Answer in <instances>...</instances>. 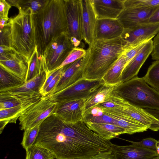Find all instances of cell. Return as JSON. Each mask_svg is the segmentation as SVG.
Wrapping results in <instances>:
<instances>
[{
	"instance_id": "50",
	"label": "cell",
	"mask_w": 159,
	"mask_h": 159,
	"mask_svg": "<svg viewBox=\"0 0 159 159\" xmlns=\"http://www.w3.org/2000/svg\"><path fill=\"white\" fill-rule=\"evenodd\" d=\"M152 159H159V155L155 157Z\"/></svg>"
},
{
	"instance_id": "17",
	"label": "cell",
	"mask_w": 159,
	"mask_h": 159,
	"mask_svg": "<svg viewBox=\"0 0 159 159\" xmlns=\"http://www.w3.org/2000/svg\"><path fill=\"white\" fill-rule=\"evenodd\" d=\"M97 19H117L125 8V0H91Z\"/></svg>"
},
{
	"instance_id": "19",
	"label": "cell",
	"mask_w": 159,
	"mask_h": 159,
	"mask_svg": "<svg viewBox=\"0 0 159 159\" xmlns=\"http://www.w3.org/2000/svg\"><path fill=\"white\" fill-rule=\"evenodd\" d=\"M124 28L117 19H97L94 40H110L120 37Z\"/></svg>"
},
{
	"instance_id": "18",
	"label": "cell",
	"mask_w": 159,
	"mask_h": 159,
	"mask_svg": "<svg viewBox=\"0 0 159 159\" xmlns=\"http://www.w3.org/2000/svg\"><path fill=\"white\" fill-rule=\"evenodd\" d=\"M153 48L152 39L149 41L125 67L122 72V83L137 76L140 69L151 54Z\"/></svg>"
},
{
	"instance_id": "7",
	"label": "cell",
	"mask_w": 159,
	"mask_h": 159,
	"mask_svg": "<svg viewBox=\"0 0 159 159\" xmlns=\"http://www.w3.org/2000/svg\"><path fill=\"white\" fill-rule=\"evenodd\" d=\"M58 105V102L49 96H42L39 101L18 119L20 129L25 130L42 123L49 116L56 113Z\"/></svg>"
},
{
	"instance_id": "43",
	"label": "cell",
	"mask_w": 159,
	"mask_h": 159,
	"mask_svg": "<svg viewBox=\"0 0 159 159\" xmlns=\"http://www.w3.org/2000/svg\"><path fill=\"white\" fill-rule=\"evenodd\" d=\"M89 159H116L112 150L100 152Z\"/></svg>"
},
{
	"instance_id": "2",
	"label": "cell",
	"mask_w": 159,
	"mask_h": 159,
	"mask_svg": "<svg viewBox=\"0 0 159 159\" xmlns=\"http://www.w3.org/2000/svg\"><path fill=\"white\" fill-rule=\"evenodd\" d=\"M36 45L42 55L54 38L67 32V22L64 0H47L44 6L34 14Z\"/></svg>"
},
{
	"instance_id": "24",
	"label": "cell",
	"mask_w": 159,
	"mask_h": 159,
	"mask_svg": "<svg viewBox=\"0 0 159 159\" xmlns=\"http://www.w3.org/2000/svg\"><path fill=\"white\" fill-rule=\"evenodd\" d=\"M47 77L45 70L42 71L38 75L25 82L18 87L0 92L7 91L11 93H39Z\"/></svg>"
},
{
	"instance_id": "20",
	"label": "cell",
	"mask_w": 159,
	"mask_h": 159,
	"mask_svg": "<svg viewBox=\"0 0 159 159\" xmlns=\"http://www.w3.org/2000/svg\"><path fill=\"white\" fill-rule=\"evenodd\" d=\"M42 96L39 93L0 92V110L39 101Z\"/></svg>"
},
{
	"instance_id": "8",
	"label": "cell",
	"mask_w": 159,
	"mask_h": 159,
	"mask_svg": "<svg viewBox=\"0 0 159 159\" xmlns=\"http://www.w3.org/2000/svg\"><path fill=\"white\" fill-rule=\"evenodd\" d=\"M64 0L67 22L66 33L74 47L83 48L81 0Z\"/></svg>"
},
{
	"instance_id": "9",
	"label": "cell",
	"mask_w": 159,
	"mask_h": 159,
	"mask_svg": "<svg viewBox=\"0 0 159 159\" xmlns=\"http://www.w3.org/2000/svg\"><path fill=\"white\" fill-rule=\"evenodd\" d=\"M103 84L102 80H89L83 78L67 88L48 96L58 102L81 99H86Z\"/></svg>"
},
{
	"instance_id": "30",
	"label": "cell",
	"mask_w": 159,
	"mask_h": 159,
	"mask_svg": "<svg viewBox=\"0 0 159 159\" xmlns=\"http://www.w3.org/2000/svg\"><path fill=\"white\" fill-rule=\"evenodd\" d=\"M7 2L12 6L17 7L19 10L31 9L34 14L36 13L44 6L47 0H8Z\"/></svg>"
},
{
	"instance_id": "44",
	"label": "cell",
	"mask_w": 159,
	"mask_h": 159,
	"mask_svg": "<svg viewBox=\"0 0 159 159\" xmlns=\"http://www.w3.org/2000/svg\"><path fill=\"white\" fill-rule=\"evenodd\" d=\"M144 109L157 119L159 121V109H153L149 108ZM149 129L152 131H157L159 130V125L152 124Z\"/></svg>"
},
{
	"instance_id": "35",
	"label": "cell",
	"mask_w": 159,
	"mask_h": 159,
	"mask_svg": "<svg viewBox=\"0 0 159 159\" xmlns=\"http://www.w3.org/2000/svg\"><path fill=\"white\" fill-rule=\"evenodd\" d=\"M159 6V0H125V7L147 8Z\"/></svg>"
},
{
	"instance_id": "46",
	"label": "cell",
	"mask_w": 159,
	"mask_h": 159,
	"mask_svg": "<svg viewBox=\"0 0 159 159\" xmlns=\"http://www.w3.org/2000/svg\"><path fill=\"white\" fill-rule=\"evenodd\" d=\"M158 23H159V7L150 18L143 24H152Z\"/></svg>"
},
{
	"instance_id": "39",
	"label": "cell",
	"mask_w": 159,
	"mask_h": 159,
	"mask_svg": "<svg viewBox=\"0 0 159 159\" xmlns=\"http://www.w3.org/2000/svg\"><path fill=\"white\" fill-rule=\"evenodd\" d=\"M132 143H134L144 148L150 149L157 152V144L158 140L152 138H148L139 142H134L126 140Z\"/></svg>"
},
{
	"instance_id": "11",
	"label": "cell",
	"mask_w": 159,
	"mask_h": 159,
	"mask_svg": "<svg viewBox=\"0 0 159 159\" xmlns=\"http://www.w3.org/2000/svg\"><path fill=\"white\" fill-rule=\"evenodd\" d=\"M159 32V23L143 24L132 29H124L120 36L124 47L152 39Z\"/></svg>"
},
{
	"instance_id": "5",
	"label": "cell",
	"mask_w": 159,
	"mask_h": 159,
	"mask_svg": "<svg viewBox=\"0 0 159 159\" xmlns=\"http://www.w3.org/2000/svg\"><path fill=\"white\" fill-rule=\"evenodd\" d=\"M113 91L131 104L143 108L159 109V91L136 76L116 85Z\"/></svg>"
},
{
	"instance_id": "47",
	"label": "cell",
	"mask_w": 159,
	"mask_h": 159,
	"mask_svg": "<svg viewBox=\"0 0 159 159\" xmlns=\"http://www.w3.org/2000/svg\"><path fill=\"white\" fill-rule=\"evenodd\" d=\"M9 20L10 19L9 18H0V29L7 25L9 23Z\"/></svg>"
},
{
	"instance_id": "16",
	"label": "cell",
	"mask_w": 159,
	"mask_h": 159,
	"mask_svg": "<svg viewBox=\"0 0 159 159\" xmlns=\"http://www.w3.org/2000/svg\"><path fill=\"white\" fill-rule=\"evenodd\" d=\"M112 150L116 159H152L158 155L155 151L134 143L124 146L112 144Z\"/></svg>"
},
{
	"instance_id": "6",
	"label": "cell",
	"mask_w": 159,
	"mask_h": 159,
	"mask_svg": "<svg viewBox=\"0 0 159 159\" xmlns=\"http://www.w3.org/2000/svg\"><path fill=\"white\" fill-rule=\"evenodd\" d=\"M74 48L66 32L53 39L42 54L47 69V76L61 64Z\"/></svg>"
},
{
	"instance_id": "10",
	"label": "cell",
	"mask_w": 159,
	"mask_h": 159,
	"mask_svg": "<svg viewBox=\"0 0 159 159\" xmlns=\"http://www.w3.org/2000/svg\"><path fill=\"white\" fill-rule=\"evenodd\" d=\"M89 55V51L88 48L85 56L74 62L66 65L65 69L59 82L49 95L67 88L84 78V70Z\"/></svg>"
},
{
	"instance_id": "14",
	"label": "cell",
	"mask_w": 159,
	"mask_h": 159,
	"mask_svg": "<svg viewBox=\"0 0 159 159\" xmlns=\"http://www.w3.org/2000/svg\"><path fill=\"white\" fill-rule=\"evenodd\" d=\"M107 109L136 120L148 129L152 124L159 125L158 120L144 109L136 107L125 99L119 107Z\"/></svg>"
},
{
	"instance_id": "38",
	"label": "cell",
	"mask_w": 159,
	"mask_h": 159,
	"mask_svg": "<svg viewBox=\"0 0 159 159\" xmlns=\"http://www.w3.org/2000/svg\"><path fill=\"white\" fill-rule=\"evenodd\" d=\"M10 21V20H9ZM0 46L12 48V41L10 24L0 29Z\"/></svg>"
},
{
	"instance_id": "22",
	"label": "cell",
	"mask_w": 159,
	"mask_h": 159,
	"mask_svg": "<svg viewBox=\"0 0 159 159\" xmlns=\"http://www.w3.org/2000/svg\"><path fill=\"white\" fill-rule=\"evenodd\" d=\"M104 113L113 119V124L123 128L126 134H131L147 131L148 128L130 118L115 112L107 110Z\"/></svg>"
},
{
	"instance_id": "29",
	"label": "cell",
	"mask_w": 159,
	"mask_h": 159,
	"mask_svg": "<svg viewBox=\"0 0 159 159\" xmlns=\"http://www.w3.org/2000/svg\"><path fill=\"white\" fill-rule=\"evenodd\" d=\"M25 81L0 67V91L20 86Z\"/></svg>"
},
{
	"instance_id": "45",
	"label": "cell",
	"mask_w": 159,
	"mask_h": 159,
	"mask_svg": "<svg viewBox=\"0 0 159 159\" xmlns=\"http://www.w3.org/2000/svg\"><path fill=\"white\" fill-rule=\"evenodd\" d=\"M59 69L52 72L47 77L45 81L40 90V94L57 74L59 71Z\"/></svg>"
},
{
	"instance_id": "3",
	"label": "cell",
	"mask_w": 159,
	"mask_h": 159,
	"mask_svg": "<svg viewBox=\"0 0 159 159\" xmlns=\"http://www.w3.org/2000/svg\"><path fill=\"white\" fill-rule=\"evenodd\" d=\"M124 46L120 37L95 39L89 46V55L84 78L101 80L122 55Z\"/></svg>"
},
{
	"instance_id": "25",
	"label": "cell",
	"mask_w": 159,
	"mask_h": 159,
	"mask_svg": "<svg viewBox=\"0 0 159 159\" xmlns=\"http://www.w3.org/2000/svg\"><path fill=\"white\" fill-rule=\"evenodd\" d=\"M129 63L122 55L102 79L104 84L117 85L122 83L123 70Z\"/></svg>"
},
{
	"instance_id": "1",
	"label": "cell",
	"mask_w": 159,
	"mask_h": 159,
	"mask_svg": "<svg viewBox=\"0 0 159 159\" xmlns=\"http://www.w3.org/2000/svg\"><path fill=\"white\" fill-rule=\"evenodd\" d=\"M50 142L56 159H89L111 150L112 144L89 129L83 120H62L52 131Z\"/></svg>"
},
{
	"instance_id": "4",
	"label": "cell",
	"mask_w": 159,
	"mask_h": 159,
	"mask_svg": "<svg viewBox=\"0 0 159 159\" xmlns=\"http://www.w3.org/2000/svg\"><path fill=\"white\" fill-rule=\"evenodd\" d=\"M19 10L18 15L10 19L12 48L29 62L37 46L34 13L30 8Z\"/></svg>"
},
{
	"instance_id": "37",
	"label": "cell",
	"mask_w": 159,
	"mask_h": 159,
	"mask_svg": "<svg viewBox=\"0 0 159 159\" xmlns=\"http://www.w3.org/2000/svg\"><path fill=\"white\" fill-rule=\"evenodd\" d=\"M66 67V65L60 69L57 74L41 93L42 96L49 95L52 93L61 77Z\"/></svg>"
},
{
	"instance_id": "49",
	"label": "cell",
	"mask_w": 159,
	"mask_h": 159,
	"mask_svg": "<svg viewBox=\"0 0 159 159\" xmlns=\"http://www.w3.org/2000/svg\"><path fill=\"white\" fill-rule=\"evenodd\" d=\"M156 152L158 155H159V140L158 141L157 143Z\"/></svg>"
},
{
	"instance_id": "28",
	"label": "cell",
	"mask_w": 159,
	"mask_h": 159,
	"mask_svg": "<svg viewBox=\"0 0 159 159\" xmlns=\"http://www.w3.org/2000/svg\"><path fill=\"white\" fill-rule=\"evenodd\" d=\"M44 70L47 75L46 65L43 55L40 54L36 46L29 62L26 82L34 78Z\"/></svg>"
},
{
	"instance_id": "36",
	"label": "cell",
	"mask_w": 159,
	"mask_h": 159,
	"mask_svg": "<svg viewBox=\"0 0 159 159\" xmlns=\"http://www.w3.org/2000/svg\"><path fill=\"white\" fill-rule=\"evenodd\" d=\"M87 50L84 49L83 48L74 47L61 64L56 70L81 58L85 56Z\"/></svg>"
},
{
	"instance_id": "23",
	"label": "cell",
	"mask_w": 159,
	"mask_h": 159,
	"mask_svg": "<svg viewBox=\"0 0 159 159\" xmlns=\"http://www.w3.org/2000/svg\"><path fill=\"white\" fill-rule=\"evenodd\" d=\"M85 123L89 129L107 140L110 141L120 134L126 133L123 128L114 124L91 122Z\"/></svg>"
},
{
	"instance_id": "41",
	"label": "cell",
	"mask_w": 159,
	"mask_h": 159,
	"mask_svg": "<svg viewBox=\"0 0 159 159\" xmlns=\"http://www.w3.org/2000/svg\"><path fill=\"white\" fill-rule=\"evenodd\" d=\"M153 42V48L151 53L152 59L159 60V32L154 37Z\"/></svg>"
},
{
	"instance_id": "31",
	"label": "cell",
	"mask_w": 159,
	"mask_h": 159,
	"mask_svg": "<svg viewBox=\"0 0 159 159\" xmlns=\"http://www.w3.org/2000/svg\"><path fill=\"white\" fill-rule=\"evenodd\" d=\"M26 159H54V155L48 150L38 144H33L26 150Z\"/></svg>"
},
{
	"instance_id": "48",
	"label": "cell",
	"mask_w": 159,
	"mask_h": 159,
	"mask_svg": "<svg viewBox=\"0 0 159 159\" xmlns=\"http://www.w3.org/2000/svg\"><path fill=\"white\" fill-rule=\"evenodd\" d=\"M7 123L5 121L3 120L0 121V133L1 134L4 128L6 125L7 124Z\"/></svg>"
},
{
	"instance_id": "33",
	"label": "cell",
	"mask_w": 159,
	"mask_h": 159,
	"mask_svg": "<svg viewBox=\"0 0 159 159\" xmlns=\"http://www.w3.org/2000/svg\"><path fill=\"white\" fill-rule=\"evenodd\" d=\"M41 123L37 124L33 127L27 128L24 130L23 138L21 144L25 150L34 143L39 133L40 126Z\"/></svg>"
},
{
	"instance_id": "26",
	"label": "cell",
	"mask_w": 159,
	"mask_h": 159,
	"mask_svg": "<svg viewBox=\"0 0 159 159\" xmlns=\"http://www.w3.org/2000/svg\"><path fill=\"white\" fill-rule=\"evenodd\" d=\"M116 86L103 84L97 89L86 99L85 111L103 102L106 97L114 90Z\"/></svg>"
},
{
	"instance_id": "21",
	"label": "cell",
	"mask_w": 159,
	"mask_h": 159,
	"mask_svg": "<svg viewBox=\"0 0 159 159\" xmlns=\"http://www.w3.org/2000/svg\"><path fill=\"white\" fill-rule=\"evenodd\" d=\"M0 67L26 82L29 62L23 56L17 53L10 59L0 61Z\"/></svg>"
},
{
	"instance_id": "13",
	"label": "cell",
	"mask_w": 159,
	"mask_h": 159,
	"mask_svg": "<svg viewBox=\"0 0 159 159\" xmlns=\"http://www.w3.org/2000/svg\"><path fill=\"white\" fill-rule=\"evenodd\" d=\"M159 7L147 8L125 7L117 19L124 29L133 28L149 19Z\"/></svg>"
},
{
	"instance_id": "27",
	"label": "cell",
	"mask_w": 159,
	"mask_h": 159,
	"mask_svg": "<svg viewBox=\"0 0 159 159\" xmlns=\"http://www.w3.org/2000/svg\"><path fill=\"white\" fill-rule=\"evenodd\" d=\"M36 102H31L0 110V121L9 123H16L17 120Z\"/></svg>"
},
{
	"instance_id": "15",
	"label": "cell",
	"mask_w": 159,
	"mask_h": 159,
	"mask_svg": "<svg viewBox=\"0 0 159 159\" xmlns=\"http://www.w3.org/2000/svg\"><path fill=\"white\" fill-rule=\"evenodd\" d=\"M82 8V36L89 46L94 40L97 18L91 0H81Z\"/></svg>"
},
{
	"instance_id": "42",
	"label": "cell",
	"mask_w": 159,
	"mask_h": 159,
	"mask_svg": "<svg viewBox=\"0 0 159 159\" xmlns=\"http://www.w3.org/2000/svg\"><path fill=\"white\" fill-rule=\"evenodd\" d=\"M11 7L6 0H0V18H9L8 13Z\"/></svg>"
},
{
	"instance_id": "40",
	"label": "cell",
	"mask_w": 159,
	"mask_h": 159,
	"mask_svg": "<svg viewBox=\"0 0 159 159\" xmlns=\"http://www.w3.org/2000/svg\"><path fill=\"white\" fill-rule=\"evenodd\" d=\"M16 53L12 48L0 46V61L10 59Z\"/></svg>"
},
{
	"instance_id": "12",
	"label": "cell",
	"mask_w": 159,
	"mask_h": 159,
	"mask_svg": "<svg viewBox=\"0 0 159 159\" xmlns=\"http://www.w3.org/2000/svg\"><path fill=\"white\" fill-rule=\"evenodd\" d=\"M86 99L58 102L55 114L64 121L75 123L82 121L85 112Z\"/></svg>"
},
{
	"instance_id": "32",
	"label": "cell",
	"mask_w": 159,
	"mask_h": 159,
	"mask_svg": "<svg viewBox=\"0 0 159 159\" xmlns=\"http://www.w3.org/2000/svg\"><path fill=\"white\" fill-rule=\"evenodd\" d=\"M143 78L148 84L159 91V60L152 63Z\"/></svg>"
},
{
	"instance_id": "34",
	"label": "cell",
	"mask_w": 159,
	"mask_h": 159,
	"mask_svg": "<svg viewBox=\"0 0 159 159\" xmlns=\"http://www.w3.org/2000/svg\"><path fill=\"white\" fill-rule=\"evenodd\" d=\"M152 39H146L135 44L124 47L122 55L129 63L142 48L145 44Z\"/></svg>"
}]
</instances>
